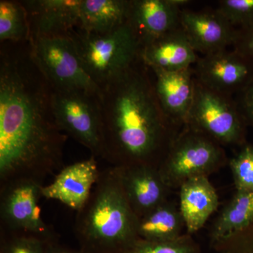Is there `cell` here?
Returning <instances> with one entry per match:
<instances>
[{"mask_svg":"<svg viewBox=\"0 0 253 253\" xmlns=\"http://www.w3.org/2000/svg\"><path fill=\"white\" fill-rule=\"evenodd\" d=\"M51 94L30 41L1 43L0 185L23 179L43 184L63 168L68 136L56 122Z\"/></svg>","mask_w":253,"mask_h":253,"instance_id":"6da1fadb","label":"cell"},{"mask_svg":"<svg viewBox=\"0 0 253 253\" xmlns=\"http://www.w3.org/2000/svg\"><path fill=\"white\" fill-rule=\"evenodd\" d=\"M152 76L140 58L100 88L101 158L112 167L159 168L183 128L163 111Z\"/></svg>","mask_w":253,"mask_h":253,"instance_id":"7a4b0ae2","label":"cell"},{"mask_svg":"<svg viewBox=\"0 0 253 253\" xmlns=\"http://www.w3.org/2000/svg\"><path fill=\"white\" fill-rule=\"evenodd\" d=\"M138 217L126 199L117 168L100 172L90 197L77 212L74 231L83 253H125L139 239Z\"/></svg>","mask_w":253,"mask_h":253,"instance_id":"3957f363","label":"cell"},{"mask_svg":"<svg viewBox=\"0 0 253 253\" xmlns=\"http://www.w3.org/2000/svg\"><path fill=\"white\" fill-rule=\"evenodd\" d=\"M68 36L83 67L99 88L140 59L141 45L128 20L105 34L86 33L76 27Z\"/></svg>","mask_w":253,"mask_h":253,"instance_id":"277c9868","label":"cell"},{"mask_svg":"<svg viewBox=\"0 0 253 253\" xmlns=\"http://www.w3.org/2000/svg\"><path fill=\"white\" fill-rule=\"evenodd\" d=\"M223 146L184 126L171 144L158 169L171 190L196 176H208L227 164Z\"/></svg>","mask_w":253,"mask_h":253,"instance_id":"5b68a950","label":"cell"},{"mask_svg":"<svg viewBox=\"0 0 253 253\" xmlns=\"http://www.w3.org/2000/svg\"><path fill=\"white\" fill-rule=\"evenodd\" d=\"M185 126L221 146L241 147L247 143L249 126L234 97L211 90L196 80L194 101Z\"/></svg>","mask_w":253,"mask_h":253,"instance_id":"8992f818","label":"cell"},{"mask_svg":"<svg viewBox=\"0 0 253 253\" xmlns=\"http://www.w3.org/2000/svg\"><path fill=\"white\" fill-rule=\"evenodd\" d=\"M31 55L52 88L100 94L101 89L86 72L69 36L30 40Z\"/></svg>","mask_w":253,"mask_h":253,"instance_id":"52a82bcc","label":"cell"},{"mask_svg":"<svg viewBox=\"0 0 253 253\" xmlns=\"http://www.w3.org/2000/svg\"><path fill=\"white\" fill-rule=\"evenodd\" d=\"M51 105L61 131L101 157V115L99 94L52 88Z\"/></svg>","mask_w":253,"mask_h":253,"instance_id":"ba28073f","label":"cell"},{"mask_svg":"<svg viewBox=\"0 0 253 253\" xmlns=\"http://www.w3.org/2000/svg\"><path fill=\"white\" fill-rule=\"evenodd\" d=\"M0 186L1 231L30 234L46 241L58 239L41 215L43 184L23 179Z\"/></svg>","mask_w":253,"mask_h":253,"instance_id":"9c48e42d","label":"cell"},{"mask_svg":"<svg viewBox=\"0 0 253 253\" xmlns=\"http://www.w3.org/2000/svg\"><path fill=\"white\" fill-rule=\"evenodd\" d=\"M194 70L195 78L201 84L233 97L252 79L253 61L227 49L199 57Z\"/></svg>","mask_w":253,"mask_h":253,"instance_id":"30bf717a","label":"cell"},{"mask_svg":"<svg viewBox=\"0 0 253 253\" xmlns=\"http://www.w3.org/2000/svg\"><path fill=\"white\" fill-rule=\"evenodd\" d=\"M116 168L125 195L138 219L169 199L172 190L163 180L158 168L135 165Z\"/></svg>","mask_w":253,"mask_h":253,"instance_id":"8fae6325","label":"cell"},{"mask_svg":"<svg viewBox=\"0 0 253 253\" xmlns=\"http://www.w3.org/2000/svg\"><path fill=\"white\" fill-rule=\"evenodd\" d=\"M187 0H130L128 22L141 47L180 26Z\"/></svg>","mask_w":253,"mask_h":253,"instance_id":"7c38bea8","label":"cell"},{"mask_svg":"<svg viewBox=\"0 0 253 253\" xmlns=\"http://www.w3.org/2000/svg\"><path fill=\"white\" fill-rule=\"evenodd\" d=\"M100 172L96 158L93 156L65 166L52 182L43 186V198L59 201L78 212L90 197Z\"/></svg>","mask_w":253,"mask_h":253,"instance_id":"4fadbf2b","label":"cell"},{"mask_svg":"<svg viewBox=\"0 0 253 253\" xmlns=\"http://www.w3.org/2000/svg\"><path fill=\"white\" fill-rule=\"evenodd\" d=\"M180 27L202 56L232 47L237 30L217 11H181Z\"/></svg>","mask_w":253,"mask_h":253,"instance_id":"5bb4252c","label":"cell"},{"mask_svg":"<svg viewBox=\"0 0 253 253\" xmlns=\"http://www.w3.org/2000/svg\"><path fill=\"white\" fill-rule=\"evenodd\" d=\"M82 0H26L31 38L68 36L78 27Z\"/></svg>","mask_w":253,"mask_h":253,"instance_id":"9a60e30c","label":"cell"},{"mask_svg":"<svg viewBox=\"0 0 253 253\" xmlns=\"http://www.w3.org/2000/svg\"><path fill=\"white\" fill-rule=\"evenodd\" d=\"M151 71L163 111L176 126H184L194 101L196 81L194 67L175 71Z\"/></svg>","mask_w":253,"mask_h":253,"instance_id":"2e32d148","label":"cell"},{"mask_svg":"<svg viewBox=\"0 0 253 253\" xmlns=\"http://www.w3.org/2000/svg\"><path fill=\"white\" fill-rule=\"evenodd\" d=\"M140 58L149 69L175 71L193 67L199 56L179 26L143 46Z\"/></svg>","mask_w":253,"mask_h":253,"instance_id":"e0dca14e","label":"cell"},{"mask_svg":"<svg viewBox=\"0 0 253 253\" xmlns=\"http://www.w3.org/2000/svg\"><path fill=\"white\" fill-rule=\"evenodd\" d=\"M179 208L186 234L193 235L202 229L219 206V196L208 176L191 178L179 188Z\"/></svg>","mask_w":253,"mask_h":253,"instance_id":"ac0fdd59","label":"cell"},{"mask_svg":"<svg viewBox=\"0 0 253 253\" xmlns=\"http://www.w3.org/2000/svg\"><path fill=\"white\" fill-rule=\"evenodd\" d=\"M130 0H82L78 28L86 33L105 34L126 23Z\"/></svg>","mask_w":253,"mask_h":253,"instance_id":"d6986e66","label":"cell"},{"mask_svg":"<svg viewBox=\"0 0 253 253\" xmlns=\"http://www.w3.org/2000/svg\"><path fill=\"white\" fill-rule=\"evenodd\" d=\"M253 224V192L236 191L211 228V246L221 242Z\"/></svg>","mask_w":253,"mask_h":253,"instance_id":"ffe728a7","label":"cell"},{"mask_svg":"<svg viewBox=\"0 0 253 253\" xmlns=\"http://www.w3.org/2000/svg\"><path fill=\"white\" fill-rule=\"evenodd\" d=\"M186 229L179 206L169 199L144 217L138 219L139 239L163 241L178 239Z\"/></svg>","mask_w":253,"mask_h":253,"instance_id":"44dd1931","label":"cell"},{"mask_svg":"<svg viewBox=\"0 0 253 253\" xmlns=\"http://www.w3.org/2000/svg\"><path fill=\"white\" fill-rule=\"evenodd\" d=\"M31 31L22 1H0V42L21 43L30 41Z\"/></svg>","mask_w":253,"mask_h":253,"instance_id":"7402d4cb","label":"cell"},{"mask_svg":"<svg viewBox=\"0 0 253 253\" xmlns=\"http://www.w3.org/2000/svg\"><path fill=\"white\" fill-rule=\"evenodd\" d=\"M125 253H201L192 235L184 234L170 241H153L139 239Z\"/></svg>","mask_w":253,"mask_h":253,"instance_id":"603a6c76","label":"cell"},{"mask_svg":"<svg viewBox=\"0 0 253 253\" xmlns=\"http://www.w3.org/2000/svg\"><path fill=\"white\" fill-rule=\"evenodd\" d=\"M236 191L253 192V144L246 143L229 160Z\"/></svg>","mask_w":253,"mask_h":253,"instance_id":"cb8c5ba5","label":"cell"},{"mask_svg":"<svg viewBox=\"0 0 253 253\" xmlns=\"http://www.w3.org/2000/svg\"><path fill=\"white\" fill-rule=\"evenodd\" d=\"M47 242L30 234L1 231L0 253H44Z\"/></svg>","mask_w":253,"mask_h":253,"instance_id":"d4e9b609","label":"cell"},{"mask_svg":"<svg viewBox=\"0 0 253 253\" xmlns=\"http://www.w3.org/2000/svg\"><path fill=\"white\" fill-rule=\"evenodd\" d=\"M216 9L236 30L253 22V0H221Z\"/></svg>","mask_w":253,"mask_h":253,"instance_id":"484cf974","label":"cell"},{"mask_svg":"<svg viewBox=\"0 0 253 253\" xmlns=\"http://www.w3.org/2000/svg\"><path fill=\"white\" fill-rule=\"evenodd\" d=\"M232 49L253 61V22L236 32Z\"/></svg>","mask_w":253,"mask_h":253,"instance_id":"4316f807","label":"cell"},{"mask_svg":"<svg viewBox=\"0 0 253 253\" xmlns=\"http://www.w3.org/2000/svg\"><path fill=\"white\" fill-rule=\"evenodd\" d=\"M235 100L248 126L253 130V77L246 87L236 95Z\"/></svg>","mask_w":253,"mask_h":253,"instance_id":"83f0119b","label":"cell"},{"mask_svg":"<svg viewBox=\"0 0 253 253\" xmlns=\"http://www.w3.org/2000/svg\"><path fill=\"white\" fill-rule=\"evenodd\" d=\"M44 253H83L81 250H74L60 244L59 240H53L46 243Z\"/></svg>","mask_w":253,"mask_h":253,"instance_id":"f1b7e54d","label":"cell"}]
</instances>
